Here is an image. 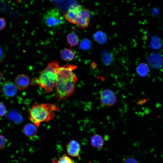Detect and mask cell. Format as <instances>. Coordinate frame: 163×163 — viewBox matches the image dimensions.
<instances>
[{
    "label": "cell",
    "instance_id": "5bb4252c",
    "mask_svg": "<svg viewBox=\"0 0 163 163\" xmlns=\"http://www.w3.org/2000/svg\"><path fill=\"white\" fill-rule=\"evenodd\" d=\"M67 40L71 47L77 45L79 41L78 36L74 33H70L67 35Z\"/></svg>",
    "mask_w": 163,
    "mask_h": 163
},
{
    "label": "cell",
    "instance_id": "e0dca14e",
    "mask_svg": "<svg viewBox=\"0 0 163 163\" xmlns=\"http://www.w3.org/2000/svg\"><path fill=\"white\" fill-rule=\"evenodd\" d=\"M53 163H74L72 160L66 154L59 158H55L52 161Z\"/></svg>",
    "mask_w": 163,
    "mask_h": 163
},
{
    "label": "cell",
    "instance_id": "7c38bea8",
    "mask_svg": "<svg viewBox=\"0 0 163 163\" xmlns=\"http://www.w3.org/2000/svg\"><path fill=\"white\" fill-rule=\"evenodd\" d=\"M62 59L66 61H69L73 59L75 57V54L73 51L68 49L62 50L60 53Z\"/></svg>",
    "mask_w": 163,
    "mask_h": 163
},
{
    "label": "cell",
    "instance_id": "ac0fdd59",
    "mask_svg": "<svg viewBox=\"0 0 163 163\" xmlns=\"http://www.w3.org/2000/svg\"><path fill=\"white\" fill-rule=\"evenodd\" d=\"M89 23V20H88L79 17H78L76 24L77 26L82 29L87 28Z\"/></svg>",
    "mask_w": 163,
    "mask_h": 163
},
{
    "label": "cell",
    "instance_id": "3957f363",
    "mask_svg": "<svg viewBox=\"0 0 163 163\" xmlns=\"http://www.w3.org/2000/svg\"><path fill=\"white\" fill-rule=\"evenodd\" d=\"M59 63L53 61L48 64L46 68L42 71L35 81L43 88L46 93L50 92L55 87Z\"/></svg>",
    "mask_w": 163,
    "mask_h": 163
},
{
    "label": "cell",
    "instance_id": "ba28073f",
    "mask_svg": "<svg viewBox=\"0 0 163 163\" xmlns=\"http://www.w3.org/2000/svg\"><path fill=\"white\" fill-rule=\"evenodd\" d=\"M30 82V79L28 76L24 74H20L15 77L14 83L18 88L23 90L28 87Z\"/></svg>",
    "mask_w": 163,
    "mask_h": 163
},
{
    "label": "cell",
    "instance_id": "cb8c5ba5",
    "mask_svg": "<svg viewBox=\"0 0 163 163\" xmlns=\"http://www.w3.org/2000/svg\"><path fill=\"white\" fill-rule=\"evenodd\" d=\"M110 56L109 55H108L107 56H106L105 58V61L104 62L107 63H108L110 62V61L111 60Z\"/></svg>",
    "mask_w": 163,
    "mask_h": 163
},
{
    "label": "cell",
    "instance_id": "277c9868",
    "mask_svg": "<svg viewBox=\"0 0 163 163\" xmlns=\"http://www.w3.org/2000/svg\"><path fill=\"white\" fill-rule=\"evenodd\" d=\"M43 20L46 26L50 27H57L65 23L63 17L57 8L46 11L43 15Z\"/></svg>",
    "mask_w": 163,
    "mask_h": 163
},
{
    "label": "cell",
    "instance_id": "6da1fadb",
    "mask_svg": "<svg viewBox=\"0 0 163 163\" xmlns=\"http://www.w3.org/2000/svg\"><path fill=\"white\" fill-rule=\"evenodd\" d=\"M76 68L75 65L68 64L58 68L55 87L59 100L65 99L74 92L78 79L73 71Z\"/></svg>",
    "mask_w": 163,
    "mask_h": 163
},
{
    "label": "cell",
    "instance_id": "9c48e42d",
    "mask_svg": "<svg viewBox=\"0 0 163 163\" xmlns=\"http://www.w3.org/2000/svg\"><path fill=\"white\" fill-rule=\"evenodd\" d=\"M17 88L14 84L8 81L5 82L3 85L2 91L5 95L12 97L17 93Z\"/></svg>",
    "mask_w": 163,
    "mask_h": 163
},
{
    "label": "cell",
    "instance_id": "8992f818",
    "mask_svg": "<svg viewBox=\"0 0 163 163\" xmlns=\"http://www.w3.org/2000/svg\"><path fill=\"white\" fill-rule=\"evenodd\" d=\"M83 8V7L79 5L71 6L64 14L65 19L71 23L76 24L78 13Z\"/></svg>",
    "mask_w": 163,
    "mask_h": 163
},
{
    "label": "cell",
    "instance_id": "7a4b0ae2",
    "mask_svg": "<svg viewBox=\"0 0 163 163\" xmlns=\"http://www.w3.org/2000/svg\"><path fill=\"white\" fill-rule=\"evenodd\" d=\"M60 108L56 105L51 104L34 103L29 112V119L38 127L43 122H47L55 117L53 112L60 111Z\"/></svg>",
    "mask_w": 163,
    "mask_h": 163
},
{
    "label": "cell",
    "instance_id": "484cf974",
    "mask_svg": "<svg viewBox=\"0 0 163 163\" xmlns=\"http://www.w3.org/2000/svg\"><path fill=\"white\" fill-rule=\"evenodd\" d=\"M53 2H56L59 3L62 2L63 1V0H53Z\"/></svg>",
    "mask_w": 163,
    "mask_h": 163
},
{
    "label": "cell",
    "instance_id": "52a82bcc",
    "mask_svg": "<svg viewBox=\"0 0 163 163\" xmlns=\"http://www.w3.org/2000/svg\"><path fill=\"white\" fill-rule=\"evenodd\" d=\"M67 151L70 155L74 157H79L81 147L79 142L75 140H71L67 145Z\"/></svg>",
    "mask_w": 163,
    "mask_h": 163
},
{
    "label": "cell",
    "instance_id": "8fae6325",
    "mask_svg": "<svg viewBox=\"0 0 163 163\" xmlns=\"http://www.w3.org/2000/svg\"><path fill=\"white\" fill-rule=\"evenodd\" d=\"M104 141L102 137L100 135H94L91 139V144L94 148L100 149L104 146Z\"/></svg>",
    "mask_w": 163,
    "mask_h": 163
},
{
    "label": "cell",
    "instance_id": "603a6c76",
    "mask_svg": "<svg viewBox=\"0 0 163 163\" xmlns=\"http://www.w3.org/2000/svg\"><path fill=\"white\" fill-rule=\"evenodd\" d=\"M0 21V30H2L5 28L6 26V22L5 19L3 18H1Z\"/></svg>",
    "mask_w": 163,
    "mask_h": 163
},
{
    "label": "cell",
    "instance_id": "4fadbf2b",
    "mask_svg": "<svg viewBox=\"0 0 163 163\" xmlns=\"http://www.w3.org/2000/svg\"><path fill=\"white\" fill-rule=\"evenodd\" d=\"M8 118L16 123H20L23 120L22 116L15 111H11L8 116Z\"/></svg>",
    "mask_w": 163,
    "mask_h": 163
},
{
    "label": "cell",
    "instance_id": "5b68a950",
    "mask_svg": "<svg viewBox=\"0 0 163 163\" xmlns=\"http://www.w3.org/2000/svg\"><path fill=\"white\" fill-rule=\"evenodd\" d=\"M100 100L104 105L110 106L114 105L117 101L116 96L114 92L111 90L106 89L100 94Z\"/></svg>",
    "mask_w": 163,
    "mask_h": 163
},
{
    "label": "cell",
    "instance_id": "d4e9b609",
    "mask_svg": "<svg viewBox=\"0 0 163 163\" xmlns=\"http://www.w3.org/2000/svg\"><path fill=\"white\" fill-rule=\"evenodd\" d=\"M4 52L3 51V50L1 49V62L4 59Z\"/></svg>",
    "mask_w": 163,
    "mask_h": 163
},
{
    "label": "cell",
    "instance_id": "d6986e66",
    "mask_svg": "<svg viewBox=\"0 0 163 163\" xmlns=\"http://www.w3.org/2000/svg\"><path fill=\"white\" fill-rule=\"evenodd\" d=\"M123 163H139L138 161L133 157L126 156L122 158Z\"/></svg>",
    "mask_w": 163,
    "mask_h": 163
},
{
    "label": "cell",
    "instance_id": "2e32d148",
    "mask_svg": "<svg viewBox=\"0 0 163 163\" xmlns=\"http://www.w3.org/2000/svg\"><path fill=\"white\" fill-rule=\"evenodd\" d=\"M94 39L100 43L103 44L105 43L107 40L106 34L101 31H98L94 35Z\"/></svg>",
    "mask_w": 163,
    "mask_h": 163
},
{
    "label": "cell",
    "instance_id": "7402d4cb",
    "mask_svg": "<svg viewBox=\"0 0 163 163\" xmlns=\"http://www.w3.org/2000/svg\"><path fill=\"white\" fill-rule=\"evenodd\" d=\"M0 149H3L5 146L6 142V139L5 137L2 135H1L0 136Z\"/></svg>",
    "mask_w": 163,
    "mask_h": 163
},
{
    "label": "cell",
    "instance_id": "ffe728a7",
    "mask_svg": "<svg viewBox=\"0 0 163 163\" xmlns=\"http://www.w3.org/2000/svg\"><path fill=\"white\" fill-rule=\"evenodd\" d=\"M80 48L82 49L87 50L91 46V43L90 41L87 39H84L81 42L80 44Z\"/></svg>",
    "mask_w": 163,
    "mask_h": 163
},
{
    "label": "cell",
    "instance_id": "30bf717a",
    "mask_svg": "<svg viewBox=\"0 0 163 163\" xmlns=\"http://www.w3.org/2000/svg\"><path fill=\"white\" fill-rule=\"evenodd\" d=\"M37 126L33 123H29L26 124L23 128L24 134L29 137L35 136L37 131Z\"/></svg>",
    "mask_w": 163,
    "mask_h": 163
},
{
    "label": "cell",
    "instance_id": "44dd1931",
    "mask_svg": "<svg viewBox=\"0 0 163 163\" xmlns=\"http://www.w3.org/2000/svg\"><path fill=\"white\" fill-rule=\"evenodd\" d=\"M0 116L1 117H3L5 115L6 113V107L1 102L0 103Z\"/></svg>",
    "mask_w": 163,
    "mask_h": 163
},
{
    "label": "cell",
    "instance_id": "9a60e30c",
    "mask_svg": "<svg viewBox=\"0 0 163 163\" xmlns=\"http://www.w3.org/2000/svg\"><path fill=\"white\" fill-rule=\"evenodd\" d=\"M149 69L148 66L145 63H141L137 67L136 71L137 73L140 76L146 75L149 72Z\"/></svg>",
    "mask_w": 163,
    "mask_h": 163
}]
</instances>
